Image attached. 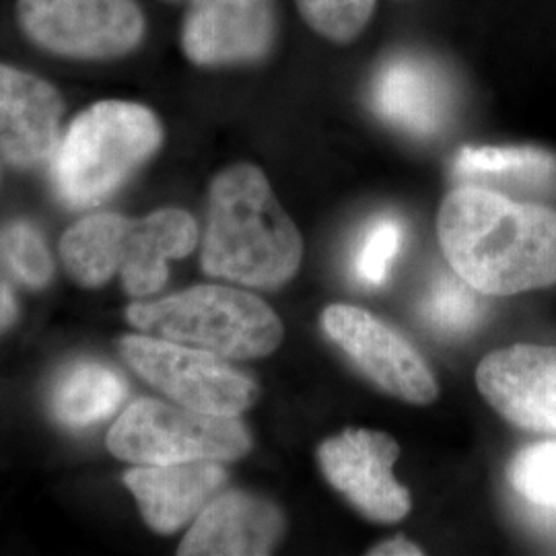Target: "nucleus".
<instances>
[{
	"label": "nucleus",
	"mask_w": 556,
	"mask_h": 556,
	"mask_svg": "<svg viewBox=\"0 0 556 556\" xmlns=\"http://www.w3.org/2000/svg\"><path fill=\"white\" fill-rule=\"evenodd\" d=\"M439 243L459 277L505 298L556 285V213L498 192L462 186L438 215Z\"/></svg>",
	"instance_id": "obj_1"
},
{
	"label": "nucleus",
	"mask_w": 556,
	"mask_h": 556,
	"mask_svg": "<svg viewBox=\"0 0 556 556\" xmlns=\"http://www.w3.org/2000/svg\"><path fill=\"white\" fill-rule=\"evenodd\" d=\"M301 260L298 225L280 206L262 169L252 163L223 169L208 192L202 245L206 275L275 289L295 277Z\"/></svg>",
	"instance_id": "obj_2"
},
{
	"label": "nucleus",
	"mask_w": 556,
	"mask_h": 556,
	"mask_svg": "<svg viewBox=\"0 0 556 556\" xmlns=\"http://www.w3.org/2000/svg\"><path fill=\"white\" fill-rule=\"evenodd\" d=\"M163 126L135 101H98L73 119L60 139L52 178L71 208H91L112 197L160 151Z\"/></svg>",
	"instance_id": "obj_3"
},
{
	"label": "nucleus",
	"mask_w": 556,
	"mask_h": 556,
	"mask_svg": "<svg viewBox=\"0 0 556 556\" xmlns=\"http://www.w3.org/2000/svg\"><path fill=\"white\" fill-rule=\"evenodd\" d=\"M128 321L151 337L223 358H260L280 346L285 328L270 305L245 291L202 285L128 307Z\"/></svg>",
	"instance_id": "obj_4"
},
{
	"label": "nucleus",
	"mask_w": 556,
	"mask_h": 556,
	"mask_svg": "<svg viewBox=\"0 0 556 556\" xmlns=\"http://www.w3.org/2000/svg\"><path fill=\"white\" fill-rule=\"evenodd\" d=\"M108 447L119 459L142 466L197 459L233 462L250 452L252 438L238 417L140 397L114 422Z\"/></svg>",
	"instance_id": "obj_5"
},
{
	"label": "nucleus",
	"mask_w": 556,
	"mask_h": 556,
	"mask_svg": "<svg viewBox=\"0 0 556 556\" xmlns=\"http://www.w3.org/2000/svg\"><path fill=\"white\" fill-rule=\"evenodd\" d=\"M15 13L25 38L60 59H124L147 36L137 0H17Z\"/></svg>",
	"instance_id": "obj_6"
},
{
	"label": "nucleus",
	"mask_w": 556,
	"mask_h": 556,
	"mask_svg": "<svg viewBox=\"0 0 556 556\" xmlns=\"http://www.w3.org/2000/svg\"><path fill=\"white\" fill-rule=\"evenodd\" d=\"M119 353L140 378L192 410L239 417L258 397L252 379L202 349L147 334L122 338Z\"/></svg>",
	"instance_id": "obj_7"
},
{
	"label": "nucleus",
	"mask_w": 556,
	"mask_h": 556,
	"mask_svg": "<svg viewBox=\"0 0 556 556\" xmlns=\"http://www.w3.org/2000/svg\"><path fill=\"white\" fill-rule=\"evenodd\" d=\"M324 332L358 369L388 394L410 404L438 397V381L417 349L383 321L353 305H330L321 314Z\"/></svg>",
	"instance_id": "obj_8"
},
{
	"label": "nucleus",
	"mask_w": 556,
	"mask_h": 556,
	"mask_svg": "<svg viewBox=\"0 0 556 556\" xmlns=\"http://www.w3.org/2000/svg\"><path fill=\"white\" fill-rule=\"evenodd\" d=\"M396 441L371 429H344L319 443L318 462L326 480L363 516L394 523L408 516L413 501L394 477Z\"/></svg>",
	"instance_id": "obj_9"
},
{
	"label": "nucleus",
	"mask_w": 556,
	"mask_h": 556,
	"mask_svg": "<svg viewBox=\"0 0 556 556\" xmlns=\"http://www.w3.org/2000/svg\"><path fill=\"white\" fill-rule=\"evenodd\" d=\"M277 36V0H192L179 41L192 64L219 68L266 59Z\"/></svg>",
	"instance_id": "obj_10"
},
{
	"label": "nucleus",
	"mask_w": 556,
	"mask_h": 556,
	"mask_svg": "<svg viewBox=\"0 0 556 556\" xmlns=\"http://www.w3.org/2000/svg\"><path fill=\"white\" fill-rule=\"evenodd\" d=\"M477 386L501 417L519 429L556 433V349L516 344L482 358Z\"/></svg>",
	"instance_id": "obj_11"
},
{
	"label": "nucleus",
	"mask_w": 556,
	"mask_h": 556,
	"mask_svg": "<svg viewBox=\"0 0 556 556\" xmlns=\"http://www.w3.org/2000/svg\"><path fill=\"white\" fill-rule=\"evenodd\" d=\"M64 100L50 80L0 62V157L31 169L54 157Z\"/></svg>",
	"instance_id": "obj_12"
},
{
	"label": "nucleus",
	"mask_w": 556,
	"mask_h": 556,
	"mask_svg": "<svg viewBox=\"0 0 556 556\" xmlns=\"http://www.w3.org/2000/svg\"><path fill=\"white\" fill-rule=\"evenodd\" d=\"M285 534V516L268 498L231 491L211 501L181 540V556L268 555Z\"/></svg>",
	"instance_id": "obj_13"
},
{
	"label": "nucleus",
	"mask_w": 556,
	"mask_h": 556,
	"mask_svg": "<svg viewBox=\"0 0 556 556\" xmlns=\"http://www.w3.org/2000/svg\"><path fill=\"white\" fill-rule=\"evenodd\" d=\"M225 480L227 470L217 459L140 464L124 475V484L137 498L142 519L160 534H174L197 519Z\"/></svg>",
	"instance_id": "obj_14"
},
{
	"label": "nucleus",
	"mask_w": 556,
	"mask_h": 556,
	"mask_svg": "<svg viewBox=\"0 0 556 556\" xmlns=\"http://www.w3.org/2000/svg\"><path fill=\"white\" fill-rule=\"evenodd\" d=\"M374 108L400 130L431 137L443 128L450 114V87L435 64L404 54L379 71Z\"/></svg>",
	"instance_id": "obj_15"
},
{
	"label": "nucleus",
	"mask_w": 556,
	"mask_h": 556,
	"mask_svg": "<svg viewBox=\"0 0 556 556\" xmlns=\"http://www.w3.org/2000/svg\"><path fill=\"white\" fill-rule=\"evenodd\" d=\"M199 243V225L179 208H161L139 220H128L119 273L132 298H149L167 282L169 260L186 258Z\"/></svg>",
	"instance_id": "obj_16"
},
{
	"label": "nucleus",
	"mask_w": 556,
	"mask_h": 556,
	"mask_svg": "<svg viewBox=\"0 0 556 556\" xmlns=\"http://www.w3.org/2000/svg\"><path fill=\"white\" fill-rule=\"evenodd\" d=\"M126 397V383L108 365L83 361L71 365L52 388L54 417L71 429L89 427L112 417Z\"/></svg>",
	"instance_id": "obj_17"
},
{
	"label": "nucleus",
	"mask_w": 556,
	"mask_h": 556,
	"mask_svg": "<svg viewBox=\"0 0 556 556\" xmlns=\"http://www.w3.org/2000/svg\"><path fill=\"white\" fill-rule=\"evenodd\" d=\"M128 219L101 213L80 219L60 241V256L75 278L85 287H101L119 268L122 241Z\"/></svg>",
	"instance_id": "obj_18"
},
{
	"label": "nucleus",
	"mask_w": 556,
	"mask_h": 556,
	"mask_svg": "<svg viewBox=\"0 0 556 556\" xmlns=\"http://www.w3.org/2000/svg\"><path fill=\"white\" fill-rule=\"evenodd\" d=\"M454 167L462 178L546 181L556 174V157L534 147H466Z\"/></svg>",
	"instance_id": "obj_19"
},
{
	"label": "nucleus",
	"mask_w": 556,
	"mask_h": 556,
	"mask_svg": "<svg viewBox=\"0 0 556 556\" xmlns=\"http://www.w3.org/2000/svg\"><path fill=\"white\" fill-rule=\"evenodd\" d=\"M480 291L457 273L439 275L420 303V316L441 334L459 337L477 328L482 318Z\"/></svg>",
	"instance_id": "obj_20"
},
{
	"label": "nucleus",
	"mask_w": 556,
	"mask_h": 556,
	"mask_svg": "<svg viewBox=\"0 0 556 556\" xmlns=\"http://www.w3.org/2000/svg\"><path fill=\"white\" fill-rule=\"evenodd\" d=\"M305 23L326 40L349 43L365 31L376 11V0H298Z\"/></svg>",
	"instance_id": "obj_21"
},
{
	"label": "nucleus",
	"mask_w": 556,
	"mask_h": 556,
	"mask_svg": "<svg viewBox=\"0 0 556 556\" xmlns=\"http://www.w3.org/2000/svg\"><path fill=\"white\" fill-rule=\"evenodd\" d=\"M404 241V225L396 217H379L367 227V233L361 239L353 273L358 282L367 287H379L388 280L392 264L396 260Z\"/></svg>",
	"instance_id": "obj_22"
},
{
	"label": "nucleus",
	"mask_w": 556,
	"mask_h": 556,
	"mask_svg": "<svg viewBox=\"0 0 556 556\" xmlns=\"http://www.w3.org/2000/svg\"><path fill=\"white\" fill-rule=\"evenodd\" d=\"M509 482L521 497L556 511V441L519 452L509 466Z\"/></svg>",
	"instance_id": "obj_23"
},
{
	"label": "nucleus",
	"mask_w": 556,
	"mask_h": 556,
	"mask_svg": "<svg viewBox=\"0 0 556 556\" xmlns=\"http://www.w3.org/2000/svg\"><path fill=\"white\" fill-rule=\"evenodd\" d=\"M0 252L27 287L40 289L50 282L52 260L40 233L27 223H13L0 233Z\"/></svg>",
	"instance_id": "obj_24"
},
{
	"label": "nucleus",
	"mask_w": 556,
	"mask_h": 556,
	"mask_svg": "<svg viewBox=\"0 0 556 556\" xmlns=\"http://www.w3.org/2000/svg\"><path fill=\"white\" fill-rule=\"evenodd\" d=\"M371 556H418L422 555V551L418 548L417 544L404 540V538H392L378 544L371 553Z\"/></svg>",
	"instance_id": "obj_25"
},
{
	"label": "nucleus",
	"mask_w": 556,
	"mask_h": 556,
	"mask_svg": "<svg viewBox=\"0 0 556 556\" xmlns=\"http://www.w3.org/2000/svg\"><path fill=\"white\" fill-rule=\"evenodd\" d=\"M17 318V303L11 289L0 280V332L7 330Z\"/></svg>",
	"instance_id": "obj_26"
}]
</instances>
